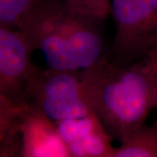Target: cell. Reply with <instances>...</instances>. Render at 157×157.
Wrapping results in <instances>:
<instances>
[{
	"instance_id": "1",
	"label": "cell",
	"mask_w": 157,
	"mask_h": 157,
	"mask_svg": "<svg viewBox=\"0 0 157 157\" xmlns=\"http://www.w3.org/2000/svg\"><path fill=\"white\" fill-rule=\"evenodd\" d=\"M81 84L90 109L121 144L157 108V78L146 58L119 65L105 53L81 71Z\"/></svg>"
},
{
	"instance_id": "2",
	"label": "cell",
	"mask_w": 157,
	"mask_h": 157,
	"mask_svg": "<svg viewBox=\"0 0 157 157\" xmlns=\"http://www.w3.org/2000/svg\"><path fill=\"white\" fill-rule=\"evenodd\" d=\"M103 21L71 11L65 0H43L21 21L18 31L48 67L81 71L108 52Z\"/></svg>"
},
{
	"instance_id": "3",
	"label": "cell",
	"mask_w": 157,
	"mask_h": 157,
	"mask_svg": "<svg viewBox=\"0 0 157 157\" xmlns=\"http://www.w3.org/2000/svg\"><path fill=\"white\" fill-rule=\"evenodd\" d=\"M115 35L106 54L128 65L142 60L157 46V0H111Z\"/></svg>"
},
{
	"instance_id": "4",
	"label": "cell",
	"mask_w": 157,
	"mask_h": 157,
	"mask_svg": "<svg viewBox=\"0 0 157 157\" xmlns=\"http://www.w3.org/2000/svg\"><path fill=\"white\" fill-rule=\"evenodd\" d=\"M25 103L51 121L81 119L92 114L81 84V71L42 70L31 74Z\"/></svg>"
},
{
	"instance_id": "5",
	"label": "cell",
	"mask_w": 157,
	"mask_h": 157,
	"mask_svg": "<svg viewBox=\"0 0 157 157\" xmlns=\"http://www.w3.org/2000/svg\"><path fill=\"white\" fill-rule=\"evenodd\" d=\"M31 52L21 31L0 26V95L13 103H25L36 67L31 62Z\"/></svg>"
},
{
	"instance_id": "6",
	"label": "cell",
	"mask_w": 157,
	"mask_h": 157,
	"mask_svg": "<svg viewBox=\"0 0 157 157\" xmlns=\"http://www.w3.org/2000/svg\"><path fill=\"white\" fill-rule=\"evenodd\" d=\"M55 123L71 156L113 157L112 137L95 113Z\"/></svg>"
},
{
	"instance_id": "7",
	"label": "cell",
	"mask_w": 157,
	"mask_h": 157,
	"mask_svg": "<svg viewBox=\"0 0 157 157\" xmlns=\"http://www.w3.org/2000/svg\"><path fill=\"white\" fill-rule=\"evenodd\" d=\"M22 156H71L56 123L28 106L16 123Z\"/></svg>"
},
{
	"instance_id": "8",
	"label": "cell",
	"mask_w": 157,
	"mask_h": 157,
	"mask_svg": "<svg viewBox=\"0 0 157 157\" xmlns=\"http://www.w3.org/2000/svg\"><path fill=\"white\" fill-rule=\"evenodd\" d=\"M113 157H157V122L141 125L116 148Z\"/></svg>"
},
{
	"instance_id": "9",
	"label": "cell",
	"mask_w": 157,
	"mask_h": 157,
	"mask_svg": "<svg viewBox=\"0 0 157 157\" xmlns=\"http://www.w3.org/2000/svg\"><path fill=\"white\" fill-rule=\"evenodd\" d=\"M43 0H0V26L18 30L21 21Z\"/></svg>"
},
{
	"instance_id": "10",
	"label": "cell",
	"mask_w": 157,
	"mask_h": 157,
	"mask_svg": "<svg viewBox=\"0 0 157 157\" xmlns=\"http://www.w3.org/2000/svg\"><path fill=\"white\" fill-rule=\"evenodd\" d=\"M71 11L104 21L111 13V0H65Z\"/></svg>"
},
{
	"instance_id": "11",
	"label": "cell",
	"mask_w": 157,
	"mask_h": 157,
	"mask_svg": "<svg viewBox=\"0 0 157 157\" xmlns=\"http://www.w3.org/2000/svg\"><path fill=\"white\" fill-rule=\"evenodd\" d=\"M146 58L150 63L151 66L154 69L155 74H156L157 78V46L153 49L148 54Z\"/></svg>"
}]
</instances>
